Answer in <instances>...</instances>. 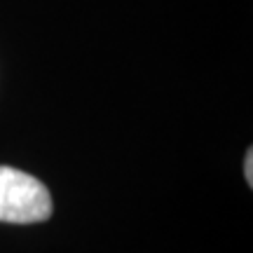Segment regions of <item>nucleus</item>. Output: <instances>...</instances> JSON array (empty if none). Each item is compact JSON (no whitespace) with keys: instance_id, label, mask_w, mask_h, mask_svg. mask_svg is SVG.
Wrapping results in <instances>:
<instances>
[{"instance_id":"obj_1","label":"nucleus","mask_w":253,"mask_h":253,"mask_svg":"<svg viewBox=\"0 0 253 253\" xmlns=\"http://www.w3.org/2000/svg\"><path fill=\"white\" fill-rule=\"evenodd\" d=\"M52 195L36 176L0 164V223L31 225L52 216Z\"/></svg>"},{"instance_id":"obj_2","label":"nucleus","mask_w":253,"mask_h":253,"mask_svg":"<svg viewBox=\"0 0 253 253\" xmlns=\"http://www.w3.org/2000/svg\"><path fill=\"white\" fill-rule=\"evenodd\" d=\"M246 167H244V171H246V183L249 185H253V150H249L246 153Z\"/></svg>"}]
</instances>
